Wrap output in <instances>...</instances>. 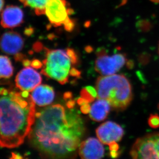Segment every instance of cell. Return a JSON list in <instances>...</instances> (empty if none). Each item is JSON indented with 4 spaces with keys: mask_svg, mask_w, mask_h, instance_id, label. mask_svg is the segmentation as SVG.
<instances>
[{
    "mask_svg": "<svg viewBox=\"0 0 159 159\" xmlns=\"http://www.w3.org/2000/svg\"><path fill=\"white\" fill-rule=\"evenodd\" d=\"M127 67L129 69H132L133 68L134 65V62L132 60H129L127 62Z\"/></svg>",
    "mask_w": 159,
    "mask_h": 159,
    "instance_id": "obj_30",
    "label": "cell"
},
{
    "mask_svg": "<svg viewBox=\"0 0 159 159\" xmlns=\"http://www.w3.org/2000/svg\"><path fill=\"white\" fill-rule=\"evenodd\" d=\"M133 159H159V132L148 134L138 138L130 152Z\"/></svg>",
    "mask_w": 159,
    "mask_h": 159,
    "instance_id": "obj_5",
    "label": "cell"
},
{
    "mask_svg": "<svg viewBox=\"0 0 159 159\" xmlns=\"http://www.w3.org/2000/svg\"><path fill=\"white\" fill-rule=\"evenodd\" d=\"M63 25L65 30L66 31L69 32H72L75 27V22L74 20L71 19L68 17L64 23Z\"/></svg>",
    "mask_w": 159,
    "mask_h": 159,
    "instance_id": "obj_19",
    "label": "cell"
},
{
    "mask_svg": "<svg viewBox=\"0 0 159 159\" xmlns=\"http://www.w3.org/2000/svg\"><path fill=\"white\" fill-rule=\"evenodd\" d=\"M0 45L2 51L9 55L15 56L20 54L24 45V40L19 34L9 31L5 33L1 39Z\"/></svg>",
    "mask_w": 159,
    "mask_h": 159,
    "instance_id": "obj_10",
    "label": "cell"
},
{
    "mask_svg": "<svg viewBox=\"0 0 159 159\" xmlns=\"http://www.w3.org/2000/svg\"><path fill=\"white\" fill-rule=\"evenodd\" d=\"M24 14L22 9L15 5H8L1 14V24L5 29H14L22 24Z\"/></svg>",
    "mask_w": 159,
    "mask_h": 159,
    "instance_id": "obj_12",
    "label": "cell"
},
{
    "mask_svg": "<svg viewBox=\"0 0 159 159\" xmlns=\"http://www.w3.org/2000/svg\"><path fill=\"white\" fill-rule=\"evenodd\" d=\"M34 102L39 106H46L51 104L55 98V92L52 87L47 84L38 86L32 92Z\"/></svg>",
    "mask_w": 159,
    "mask_h": 159,
    "instance_id": "obj_13",
    "label": "cell"
},
{
    "mask_svg": "<svg viewBox=\"0 0 159 159\" xmlns=\"http://www.w3.org/2000/svg\"><path fill=\"white\" fill-rule=\"evenodd\" d=\"M24 5L33 9L36 15L45 14L46 7L50 0H19Z\"/></svg>",
    "mask_w": 159,
    "mask_h": 159,
    "instance_id": "obj_15",
    "label": "cell"
},
{
    "mask_svg": "<svg viewBox=\"0 0 159 159\" xmlns=\"http://www.w3.org/2000/svg\"><path fill=\"white\" fill-rule=\"evenodd\" d=\"M64 99L65 101H68L71 99L72 98V93L71 92H66L64 94Z\"/></svg>",
    "mask_w": 159,
    "mask_h": 159,
    "instance_id": "obj_27",
    "label": "cell"
},
{
    "mask_svg": "<svg viewBox=\"0 0 159 159\" xmlns=\"http://www.w3.org/2000/svg\"><path fill=\"white\" fill-rule=\"evenodd\" d=\"M46 58L42 61L41 73L61 84L67 83L70 69V59L66 51L50 50L45 48Z\"/></svg>",
    "mask_w": 159,
    "mask_h": 159,
    "instance_id": "obj_4",
    "label": "cell"
},
{
    "mask_svg": "<svg viewBox=\"0 0 159 159\" xmlns=\"http://www.w3.org/2000/svg\"><path fill=\"white\" fill-rule=\"evenodd\" d=\"M85 51L87 52V53H90L93 51V48L90 46H87L85 48Z\"/></svg>",
    "mask_w": 159,
    "mask_h": 159,
    "instance_id": "obj_33",
    "label": "cell"
},
{
    "mask_svg": "<svg viewBox=\"0 0 159 159\" xmlns=\"http://www.w3.org/2000/svg\"><path fill=\"white\" fill-rule=\"evenodd\" d=\"M85 132L84 122L77 111L55 104L36 113L29 141L42 158L72 157Z\"/></svg>",
    "mask_w": 159,
    "mask_h": 159,
    "instance_id": "obj_1",
    "label": "cell"
},
{
    "mask_svg": "<svg viewBox=\"0 0 159 159\" xmlns=\"http://www.w3.org/2000/svg\"><path fill=\"white\" fill-rule=\"evenodd\" d=\"M98 99H104L116 111H123L130 104L132 87L126 77L113 74L99 77L96 83Z\"/></svg>",
    "mask_w": 159,
    "mask_h": 159,
    "instance_id": "obj_3",
    "label": "cell"
},
{
    "mask_svg": "<svg viewBox=\"0 0 159 159\" xmlns=\"http://www.w3.org/2000/svg\"><path fill=\"white\" fill-rule=\"evenodd\" d=\"M151 1L154 2H159V0H151Z\"/></svg>",
    "mask_w": 159,
    "mask_h": 159,
    "instance_id": "obj_34",
    "label": "cell"
},
{
    "mask_svg": "<svg viewBox=\"0 0 159 159\" xmlns=\"http://www.w3.org/2000/svg\"><path fill=\"white\" fill-rule=\"evenodd\" d=\"M97 55L95 70L104 76L113 75L119 71L126 62L125 54L118 53L110 56L107 55L104 49L99 50Z\"/></svg>",
    "mask_w": 159,
    "mask_h": 159,
    "instance_id": "obj_6",
    "label": "cell"
},
{
    "mask_svg": "<svg viewBox=\"0 0 159 159\" xmlns=\"http://www.w3.org/2000/svg\"><path fill=\"white\" fill-rule=\"evenodd\" d=\"M33 32H34V30H33V29L32 28H28V29H26L24 33H25L26 35L30 36V35H32Z\"/></svg>",
    "mask_w": 159,
    "mask_h": 159,
    "instance_id": "obj_31",
    "label": "cell"
},
{
    "mask_svg": "<svg viewBox=\"0 0 159 159\" xmlns=\"http://www.w3.org/2000/svg\"><path fill=\"white\" fill-rule=\"evenodd\" d=\"M75 101L72 100V99H70V100L67 101V102H66V106H67V108H68L69 109H73V108L75 107Z\"/></svg>",
    "mask_w": 159,
    "mask_h": 159,
    "instance_id": "obj_26",
    "label": "cell"
},
{
    "mask_svg": "<svg viewBox=\"0 0 159 159\" xmlns=\"http://www.w3.org/2000/svg\"><path fill=\"white\" fill-rule=\"evenodd\" d=\"M110 105L104 99H99L91 107L89 117L95 122L104 120L110 112Z\"/></svg>",
    "mask_w": 159,
    "mask_h": 159,
    "instance_id": "obj_14",
    "label": "cell"
},
{
    "mask_svg": "<svg viewBox=\"0 0 159 159\" xmlns=\"http://www.w3.org/2000/svg\"><path fill=\"white\" fill-rule=\"evenodd\" d=\"M14 69L8 57L0 56V78H8L13 74Z\"/></svg>",
    "mask_w": 159,
    "mask_h": 159,
    "instance_id": "obj_16",
    "label": "cell"
},
{
    "mask_svg": "<svg viewBox=\"0 0 159 159\" xmlns=\"http://www.w3.org/2000/svg\"><path fill=\"white\" fill-rule=\"evenodd\" d=\"M120 152L119 151H110V156L112 158H117L119 156Z\"/></svg>",
    "mask_w": 159,
    "mask_h": 159,
    "instance_id": "obj_28",
    "label": "cell"
},
{
    "mask_svg": "<svg viewBox=\"0 0 159 159\" xmlns=\"http://www.w3.org/2000/svg\"><path fill=\"white\" fill-rule=\"evenodd\" d=\"M68 57L70 59L71 62L73 66L78 65L79 62L78 56L75 51L71 48H67L66 50Z\"/></svg>",
    "mask_w": 159,
    "mask_h": 159,
    "instance_id": "obj_17",
    "label": "cell"
},
{
    "mask_svg": "<svg viewBox=\"0 0 159 159\" xmlns=\"http://www.w3.org/2000/svg\"><path fill=\"white\" fill-rule=\"evenodd\" d=\"M119 148V146L116 142H113L109 144V149L110 151H118Z\"/></svg>",
    "mask_w": 159,
    "mask_h": 159,
    "instance_id": "obj_25",
    "label": "cell"
},
{
    "mask_svg": "<svg viewBox=\"0 0 159 159\" xmlns=\"http://www.w3.org/2000/svg\"><path fill=\"white\" fill-rule=\"evenodd\" d=\"M31 65L33 66V68L40 69V68H42L43 64L39 60L35 59L31 62Z\"/></svg>",
    "mask_w": 159,
    "mask_h": 159,
    "instance_id": "obj_24",
    "label": "cell"
},
{
    "mask_svg": "<svg viewBox=\"0 0 159 159\" xmlns=\"http://www.w3.org/2000/svg\"><path fill=\"white\" fill-rule=\"evenodd\" d=\"M42 78L33 68L26 66L18 73L16 77L17 87L21 91H32L41 84Z\"/></svg>",
    "mask_w": 159,
    "mask_h": 159,
    "instance_id": "obj_8",
    "label": "cell"
},
{
    "mask_svg": "<svg viewBox=\"0 0 159 159\" xmlns=\"http://www.w3.org/2000/svg\"></svg>",
    "mask_w": 159,
    "mask_h": 159,
    "instance_id": "obj_35",
    "label": "cell"
},
{
    "mask_svg": "<svg viewBox=\"0 0 159 159\" xmlns=\"http://www.w3.org/2000/svg\"><path fill=\"white\" fill-rule=\"evenodd\" d=\"M96 132L99 140L106 145H109L113 142L120 141L124 134L122 127L111 121L102 124L96 129Z\"/></svg>",
    "mask_w": 159,
    "mask_h": 159,
    "instance_id": "obj_9",
    "label": "cell"
},
{
    "mask_svg": "<svg viewBox=\"0 0 159 159\" xmlns=\"http://www.w3.org/2000/svg\"><path fill=\"white\" fill-rule=\"evenodd\" d=\"M69 75H70L71 76L75 77L80 78L81 77V72L77 69L73 68L70 70Z\"/></svg>",
    "mask_w": 159,
    "mask_h": 159,
    "instance_id": "obj_21",
    "label": "cell"
},
{
    "mask_svg": "<svg viewBox=\"0 0 159 159\" xmlns=\"http://www.w3.org/2000/svg\"><path fill=\"white\" fill-rule=\"evenodd\" d=\"M148 125L152 128L159 127V116L157 114H152L149 117L148 120Z\"/></svg>",
    "mask_w": 159,
    "mask_h": 159,
    "instance_id": "obj_18",
    "label": "cell"
},
{
    "mask_svg": "<svg viewBox=\"0 0 159 159\" xmlns=\"http://www.w3.org/2000/svg\"><path fill=\"white\" fill-rule=\"evenodd\" d=\"M104 151L102 143L95 138H89L83 141L79 148V154L82 159H101L104 157Z\"/></svg>",
    "mask_w": 159,
    "mask_h": 159,
    "instance_id": "obj_11",
    "label": "cell"
},
{
    "mask_svg": "<svg viewBox=\"0 0 159 159\" xmlns=\"http://www.w3.org/2000/svg\"><path fill=\"white\" fill-rule=\"evenodd\" d=\"M69 8L66 0H50L46 7L45 14L50 24L54 27L63 25L69 17Z\"/></svg>",
    "mask_w": 159,
    "mask_h": 159,
    "instance_id": "obj_7",
    "label": "cell"
},
{
    "mask_svg": "<svg viewBox=\"0 0 159 159\" xmlns=\"http://www.w3.org/2000/svg\"><path fill=\"white\" fill-rule=\"evenodd\" d=\"M4 5V0H0V12L2 11Z\"/></svg>",
    "mask_w": 159,
    "mask_h": 159,
    "instance_id": "obj_32",
    "label": "cell"
},
{
    "mask_svg": "<svg viewBox=\"0 0 159 159\" xmlns=\"http://www.w3.org/2000/svg\"><path fill=\"white\" fill-rule=\"evenodd\" d=\"M85 88L86 90L88 91L89 93H90V94L92 95V96L94 97L95 98H97L98 93L97 91H96L95 88L92 87V86H87Z\"/></svg>",
    "mask_w": 159,
    "mask_h": 159,
    "instance_id": "obj_23",
    "label": "cell"
},
{
    "mask_svg": "<svg viewBox=\"0 0 159 159\" xmlns=\"http://www.w3.org/2000/svg\"><path fill=\"white\" fill-rule=\"evenodd\" d=\"M91 107L89 105V103L81 106L80 110L83 114H87L90 112Z\"/></svg>",
    "mask_w": 159,
    "mask_h": 159,
    "instance_id": "obj_22",
    "label": "cell"
},
{
    "mask_svg": "<svg viewBox=\"0 0 159 159\" xmlns=\"http://www.w3.org/2000/svg\"><path fill=\"white\" fill-rule=\"evenodd\" d=\"M158 108H159V106H158Z\"/></svg>",
    "mask_w": 159,
    "mask_h": 159,
    "instance_id": "obj_36",
    "label": "cell"
},
{
    "mask_svg": "<svg viewBox=\"0 0 159 159\" xmlns=\"http://www.w3.org/2000/svg\"><path fill=\"white\" fill-rule=\"evenodd\" d=\"M77 102H78L79 105L80 106H82L83 105L89 103V102L86 99H84L82 97L79 98L78 99H77Z\"/></svg>",
    "mask_w": 159,
    "mask_h": 159,
    "instance_id": "obj_29",
    "label": "cell"
},
{
    "mask_svg": "<svg viewBox=\"0 0 159 159\" xmlns=\"http://www.w3.org/2000/svg\"><path fill=\"white\" fill-rule=\"evenodd\" d=\"M80 95L81 97L86 99L89 102H93L95 99V98L92 96L90 93H89L88 91L86 90V89L83 88L82 89L80 92Z\"/></svg>",
    "mask_w": 159,
    "mask_h": 159,
    "instance_id": "obj_20",
    "label": "cell"
},
{
    "mask_svg": "<svg viewBox=\"0 0 159 159\" xmlns=\"http://www.w3.org/2000/svg\"><path fill=\"white\" fill-rule=\"evenodd\" d=\"M35 106L29 92L0 88V147L21 145L35 119Z\"/></svg>",
    "mask_w": 159,
    "mask_h": 159,
    "instance_id": "obj_2",
    "label": "cell"
}]
</instances>
